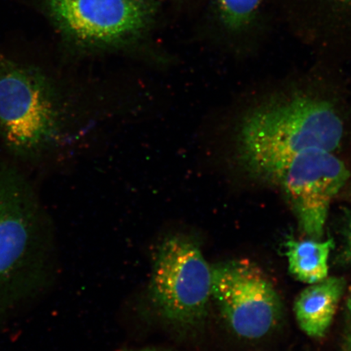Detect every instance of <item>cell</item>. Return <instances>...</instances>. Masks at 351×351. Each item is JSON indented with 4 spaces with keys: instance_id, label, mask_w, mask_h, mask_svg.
<instances>
[{
    "instance_id": "9a60e30c",
    "label": "cell",
    "mask_w": 351,
    "mask_h": 351,
    "mask_svg": "<svg viewBox=\"0 0 351 351\" xmlns=\"http://www.w3.org/2000/svg\"><path fill=\"white\" fill-rule=\"evenodd\" d=\"M148 1H149V0H148Z\"/></svg>"
},
{
    "instance_id": "9c48e42d",
    "label": "cell",
    "mask_w": 351,
    "mask_h": 351,
    "mask_svg": "<svg viewBox=\"0 0 351 351\" xmlns=\"http://www.w3.org/2000/svg\"><path fill=\"white\" fill-rule=\"evenodd\" d=\"M215 16L232 47L243 52L256 47L267 32L271 0H213Z\"/></svg>"
},
{
    "instance_id": "277c9868",
    "label": "cell",
    "mask_w": 351,
    "mask_h": 351,
    "mask_svg": "<svg viewBox=\"0 0 351 351\" xmlns=\"http://www.w3.org/2000/svg\"><path fill=\"white\" fill-rule=\"evenodd\" d=\"M150 300L165 322L180 330L204 323L212 298V267L192 237H165L154 256Z\"/></svg>"
},
{
    "instance_id": "7a4b0ae2",
    "label": "cell",
    "mask_w": 351,
    "mask_h": 351,
    "mask_svg": "<svg viewBox=\"0 0 351 351\" xmlns=\"http://www.w3.org/2000/svg\"><path fill=\"white\" fill-rule=\"evenodd\" d=\"M343 134V121L331 103L293 95L269 101L243 117L237 133V152L254 177L276 183L293 158L314 149L333 152Z\"/></svg>"
},
{
    "instance_id": "ba28073f",
    "label": "cell",
    "mask_w": 351,
    "mask_h": 351,
    "mask_svg": "<svg viewBox=\"0 0 351 351\" xmlns=\"http://www.w3.org/2000/svg\"><path fill=\"white\" fill-rule=\"evenodd\" d=\"M289 32L319 49L351 51V0H271Z\"/></svg>"
},
{
    "instance_id": "8992f818",
    "label": "cell",
    "mask_w": 351,
    "mask_h": 351,
    "mask_svg": "<svg viewBox=\"0 0 351 351\" xmlns=\"http://www.w3.org/2000/svg\"><path fill=\"white\" fill-rule=\"evenodd\" d=\"M212 297L232 330L245 339L265 336L279 318L280 301L273 285L248 261L213 267Z\"/></svg>"
},
{
    "instance_id": "30bf717a",
    "label": "cell",
    "mask_w": 351,
    "mask_h": 351,
    "mask_svg": "<svg viewBox=\"0 0 351 351\" xmlns=\"http://www.w3.org/2000/svg\"><path fill=\"white\" fill-rule=\"evenodd\" d=\"M344 282L327 278L311 284L298 297L295 313L302 330L313 337H322L328 330L344 291Z\"/></svg>"
},
{
    "instance_id": "5bb4252c",
    "label": "cell",
    "mask_w": 351,
    "mask_h": 351,
    "mask_svg": "<svg viewBox=\"0 0 351 351\" xmlns=\"http://www.w3.org/2000/svg\"><path fill=\"white\" fill-rule=\"evenodd\" d=\"M137 351H167V350L147 349V350H137Z\"/></svg>"
},
{
    "instance_id": "6da1fadb",
    "label": "cell",
    "mask_w": 351,
    "mask_h": 351,
    "mask_svg": "<svg viewBox=\"0 0 351 351\" xmlns=\"http://www.w3.org/2000/svg\"><path fill=\"white\" fill-rule=\"evenodd\" d=\"M105 90L71 85L0 56V138L26 163L54 159L104 121Z\"/></svg>"
},
{
    "instance_id": "3957f363",
    "label": "cell",
    "mask_w": 351,
    "mask_h": 351,
    "mask_svg": "<svg viewBox=\"0 0 351 351\" xmlns=\"http://www.w3.org/2000/svg\"><path fill=\"white\" fill-rule=\"evenodd\" d=\"M46 221L30 183L0 163V317L32 302L45 282Z\"/></svg>"
},
{
    "instance_id": "8fae6325",
    "label": "cell",
    "mask_w": 351,
    "mask_h": 351,
    "mask_svg": "<svg viewBox=\"0 0 351 351\" xmlns=\"http://www.w3.org/2000/svg\"><path fill=\"white\" fill-rule=\"evenodd\" d=\"M285 245L289 271L297 279L311 285L327 278L332 240H289Z\"/></svg>"
},
{
    "instance_id": "5b68a950",
    "label": "cell",
    "mask_w": 351,
    "mask_h": 351,
    "mask_svg": "<svg viewBox=\"0 0 351 351\" xmlns=\"http://www.w3.org/2000/svg\"><path fill=\"white\" fill-rule=\"evenodd\" d=\"M57 28L83 50H108L130 45L150 25L148 0H47Z\"/></svg>"
},
{
    "instance_id": "7c38bea8",
    "label": "cell",
    "mask_w": 351,
    "mask_h": 351,
    "mask_svg": "<svg viewBox=\"0 0 351 351\" xmlns=\"http://www.w3.org/2000/svg\"><path fill=\"white\" fill-rule=\"evenodd\" d=\"M346 254H348V258L350 260H351V221L350 223L348 247H346Z\"/></svg>"
},
{
    "instance_id": "52a82bcc",
    "label": "cell",
    "mask_w": 351,
    "mask_h": 351,
    "mask_svg": "<svg viewBox=\"0 0 351 351\" xmlns=\"http://www.w3.org/2000/svg\"><path fill=\"white\" fill-rule=\"evenodd\" d=\"M349 178L346 165L332 152L314 149L300 154L285 167L279 184L301 229L322 238L332 199Z\"/></svg>"
},
{
    "instance_id": "4fadbf2b",
    "label": "cell",
    "mask_w": 351,
    "mask_h": 351,
    "mask_svg": "<svg viewBox=\"0 0 351 351\" xmlns=\"http://www.w3.org/2000/svg\"><path fill=\"white\" fill-rule=\"evenodd\" d=\"M346 351H351V333L348 337V341H346Z\"/></svg>"
}]
</instances>
